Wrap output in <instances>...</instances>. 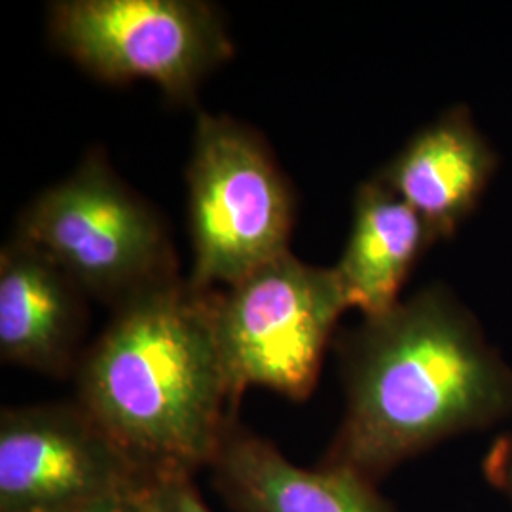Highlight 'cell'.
<instances>
[{
    "label": "cell",
    "instance_id": "cell-1",
    "mask_svg": "<svg viewBox=\"0 0 512 512\" xmlns=\"http://www.w3.org/2000/svg\"><path fill=\"white\" fill-rule=\"evenodd\" d=\"M346 410L325 463L374 480L512 414V368L446 283L363 317L342 340Z\"/></svg>",
    "mask_w": 512,
    "mask_h": 512
},
{
    "label": "cell",
    "instance_id": "cell-2",
    "mask_svg": "<svg viewBox=\"0 0 512 512\" xmlns=\"http://www.w3.org/2000/svg\"><path fill=\"white\" fill-rule=\"evenodd\" d=\"M215 289L177 279L112 310L76 368L78 404L145 475L213 463L238 425Z\"/></svg>",
    "mask_w": 512,
    "mask_h": 512
},
{
    "label": "cell",
    "instance_id": "cell-3",
    "mask_svg": "<svg viewBox=\"0 0 512 512\" xmlns=\"http://www.w3.org/2000/svg\"><path fill=\"white\" fill-rule=\"evenodd\" d=\"M14 236L52 256L88 298L112 310L181 279L165 220L101 148L21 211Z\"/></svg>",
    "mask_w": 512,
    "mask_h": 512
},
{
    "label": "cell",
    "instance_id": "cell-4",
    "mask_svg": "<svg viewBox=\"0 0 512 512\" xmlns=\"http://www.w3.org/2000/svg\"><path fill=\"white\" fill-rule=\"evenodd\" d=\"M186 183L194 289L232 287L291 251L293 188L255 129L200 112Z\"/></svg>",
    "mask_w": 512,
    "mask_h": 512
},
{
    "label": "cell",
    "instance_id": "cell-5",
    "mask_svg": "<svg viewBox=\"0 0 512 512\" xmlns=\"http://www.w3.org/2000/svg\"><path fill=\"white\" fill-rule=\"evenodd\" d=\"M48 33L93 78L112 86L148 80L183 105L236 52L205 0H57Z\"/></svg>",
    "mask_w": 512,
    "mask_h": 512
},
{
    "label": "cell",
    "instance_id": "cell-6",
    "mask_svg": "<svg viewBox=\"0 0 512 512\" xmlns=\"http://www.w3.org/2000/svg\"><path fill=\"white\" fill-rule=\"evenodd\" d=\"M213 306L239 393L266 387L293 401L310 397L336 325L351 310L334 266H313L291 251L215 289Z\"/></svg>",
    "mask_w": 512,
    "mask_h": 512
},
{
    "label": "cell",
    "instance_id": "cell-7",
    "mask_svg": "<svg viewBox=\"0 0 512 512\" xmlns=\"http://www.w3.org/2000/svg\"><path fill=\"white\" fill-rule=\"evenodd\" d=\"M147 478L78 403L0 414V512H65Z\"/></svg>",
    "mask_w": 512,
    "mask_h": 512
},
{
    "label": "cell",
    "instance_id": "cell-8",
    "mask_svg": "<svg viewBox=\"0 0 512 512\" xmlns=\"http://www.w3.org/2000/svg\"><path fill=\"white\" fill-rule=\"evenodd\" d=\"M499 169V154L467 105L418 129L374 175L425 222L435 245L475 215Z\"/></svg>",
    "mask_w": 512,
    "mask_h": 512
},
{
    "label": "cell",
    "instance_id": "cell-9",
    "mask_svg": "<svg viewBox=\"0 0 512 512\" xmlns=\"http://www.w3.org/2000/svg\"><path fill=\"white\" fill-rule=\"evenodd\" d=\"M88 296L52 256L18 238L0 251V357L48 376L80 365Z\"/></svg>",
    "mask_w": 512,
    "mask_h": 512
},
{
    "label": "cell",
    "instance_id": "cell-10",
    "mask_svg": "<svg viewBox=\"0 0 512 512\" xmlns=\"http://www.w3.org/2000/svg\"><path fill=\"white\" fill-rule=\"evenodd\" d=\"M211 467L220 494L238 512H393L374 480L332 463L298 467L239 425Z\"/></svg>",
    "mask_w": 512,
    "mask_h": 512
},
{
    "label": "cell",
    "instance_id": "cell-11",
    "mask_svg": "<svg viewBox=\"0 0 512 512\" xmlns=\"http://www.w3.org/2000/svg\"><path fill=\"white\" fill-rule=\"evenodd\" d=\"M435 241L420 215L374 175L353 196L348 241L334 270L351 308L374 317L403 300V287Z\"/></svg>",
    "mask_w": 512,
    "mask_h": 512
},
{
    "label": "cell",
    "instance_id": "cell-12",
    "mask_svg": "<svg viewBox=\"0 0 512 512\" xmlns=\"http://www.w3.org/2000/svg\"><path fill=\"white\" fill-rule=\"evenodd\" d=\"M145 512H211L186 473L150 475L143 490Z\"/></svg>",
    "mask_w": 512,
    "mask_h": 512
},
{
    "label": "cell",
    "instance_id": "cell-13",
    "mask_svg": "<svg viewBox=\"0 0 512 512\" xmlns=\"http://www.w3.org/2000/svg\"><path fill=\"white\" fill-rule=\"evenodd\" d=\"M484 471L488 480L512 505V435L495 440L484 459Z\"/></svg>",
    "mask_w": 512,
    "mask_h": 512
},
{
    "label": "cell",
    "instance_id": "cell-14",
    "mask_svg": "<svg viewBox=\"0 0 512 512\" xmlns=\"http://www.w3.org/2000/svg\"><path fill=\"white\" fill-rule=\"evenodd\" d=\"M145 484L147 480L135 488L97 497L93 501L82 503L65 512H145V501H143Z\"/></svg>",
    "mask_w": 512,
    "mask_h": 512
}]
</instances>
